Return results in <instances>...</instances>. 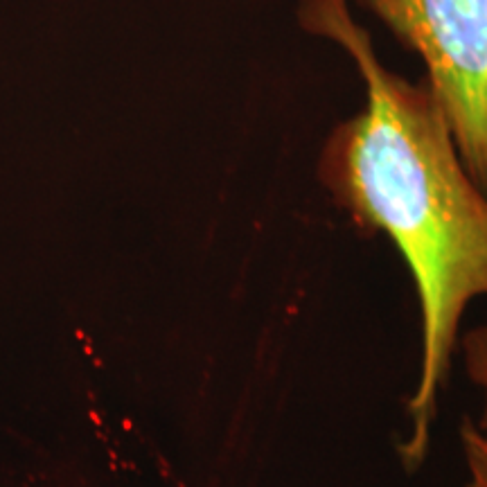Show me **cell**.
<instances>
[{
  "label": "cell",
  "instance_id": "obj_4",
  "mask_svg": "<svg viewBox=\"0 0 487 487\" xmlns=\"http://www.w3.org/2000/svg\"><path fill=\"white\" fill-rule=\"evenodd\" d=\"M467 481L465 487H487V431L467 420L460 431Z\"/></svg>",
  "mask_w": 487,
  "mask_h": 487
},
{
  "label": "cell",
  "instance_id": "obj_3",
  "mask_svg": "<svg viewBox=\"0 0 487 487\" xmlns=\"http://www.w3.org/2000/svg\"><path fill=\"white\" fill-rule=\"evenodd\" d=\"M460 347H462L465 372L471 384L478 388L483 402L481 413L474 420V424L478 429H483V431H487V318L462 336Z\"/></svg>",
  "mask_w": 487,
  "mask_h": 487
},
{
  "label": "cell",
  "instance_id": "obj_2",
  "mask_svg": "<svg viewBox=\"0 0 487 487\" xmlns=\"http://www.w3.org/2000/svg\"><path fill=\"white\" fill-rule=\"evenodd\" d=\"M426 66L467 172L487 194V0H357Z\"/></svg>",
  "mask_w": 487,
  "mask_h": 487
},
{
  "label": "cell",
  "instance_id": "obj_1",
  "mask_svg": "<svg viewBox=\"0 0 487 487\" xmlns=\"http://www.w3.org/2000/svg\"><path fill=\"white\" fill-rule=\"evenodd\" d=\"M298 18L307 32L341 45L365 84L361 113L325 145L320 176L357 224L390 237L413 273L422 368L402 454L420 462L460 320L471 300L487 298V194L467 172L429 84H410L379 61L347 0H300Z\"/></svg>",
  "mask_w": 487,
  "mask_h": 487
}]
</instances>
